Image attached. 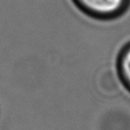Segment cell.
Segmentation results:
<instances>
[{
  "label": "cell",
  "instance_id": "obj_1",
  "mask_svg": "<svg viewBox=\"0 0 130 130\" xmlns=\"http://www.w3.org/2000/svg\"><path fill=\"white\" fill-rule=\"evenodd\" d=\"M87 17L99 21L116 20L130 9V0H71Z\"/></svg>",
  "mask_w": 130,
  "mask_h": 130
},
{
  "label": "cell",
  "instance_id": "obj_2",
  "mask_svg": "<svg viewBox=\"0 0 130 130\" xmlns=\"http://www.w3.org/2000/svg\"><path fill=\"white\" fill-rule=\"evenodd\" d=\"M116 70L121 83L130 92V41L125 43L117 54Z\"/></svg>",
  "mask_w": 130,
  "mask_h": 130
}]
</instances>
